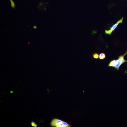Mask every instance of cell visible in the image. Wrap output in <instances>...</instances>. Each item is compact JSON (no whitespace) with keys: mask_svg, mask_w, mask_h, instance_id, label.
Wrapping results in <instances>:
<instances>
[{"mask_svg":"<svg viewBox=\"0 0 127 127\" xmlns=\"http://www.w3.org/2000/svg\"><path fill=\"white\" fill-rule=\"evenodd\" d=\"M31 126L33 127H36L37 126V125L33 121L31 122Z\"/></svg>","mask_w":127,"mask_h":127,"instance_id":"cell-7","label":"cell"},{"mask_svg":"<svg viewBox=\"0 0 127 127\" xmlns=\"http://www.w3.org/2000/svg\"><path fill=\"white\" fill-rule=\"evenodd\" d=\"M127 54V51L123 55H121L118 56L117 60H112L109 62L108 65L109 67H112L116 69L119 71V67L121 65L124 63L127 62L124 57Z\"/></svg>","mask_w":127,"mask_h":127,"instance_id":"cell-1","label":"cell"},{"mask_svg":"<svg viewBox=\"0 0 127 127\" xmlns=\"http://www.w3.org/2000/svg\"><path fill=\"white\" fill-rule=\"evenodd\" d=\"M62 121L57 119H54L51 122V125L53 127H58L59 125L62 122Z\"/></svg>","mask_w":127,"mask_h":127,"instance_id":"cell-3","label":"cell"},{"mask_svg":"<svg viewBox=\"0 0 127 127\" xmlns=\"http://www.w3.org/2000/svg\"><path fill=\"white\" fill-rule=\"evenodd\" d=\"M62 123L64 127H70V125L66 122L62 121Z\"/></svg>","mask_w":127,"mask_h":127,"instance_id":"cell-6","label":"cell"},{"mask_svg":"<svg viewBox=\"0 0 127 127\" xmlns=\"http://www.w3.org/2000/svg\"><path fill=\"white\" fill-rule=\"evenodd\" d=\"M123 17L120 20H118L117 22L113 25L111 27L110 29L109 30H105V33L106 34L110 35L113 31H114L118 25L120 23H122Z\"/></svg>","mask_w":127,"mask_h":127,"instance_id":"cell-2","label":"cell"},{"mask_svg":"<svg viewBox=\"0 0 127 127\" xmlns=\"http://www.w3.org/2000/svg\"><path fill=\"white\" fill-rule=\"evenodd\" d=\"M106 55L104 52L100 53L99 54V58L100 60H103L105 58Z\"/></svg>","mask_w":127,"mask_h":127,"instance_id":"cell-4","label":"cell"},{"mask_svg":"<svg viewBox=\"0 0 127 127\" xmlns=\"http://www.w3.org/2000/svg\"><path fill=\"white\" fill-rule=\"evenodd\" d=\"M99 54L97 52L93 53L92 55V57L95 59H98L99 58Z\"/></svg>","mask_w":127,"mask_h":127,"instance_id":"cell-5","label":"cell"},{"mask_svg":"<svg viewBox=\"0 0 127 127\" xmlns=\"http://www.w3.org/2000/svg\"><path fill=\"white\" fill-rule=\"evenodd\" d=\"M10 92L11 93H13V91H10Z\"/></svg>","mask_w":127,"mask_h":127,"instance_id":"cell-8","label":"cell"}]
</instances>
